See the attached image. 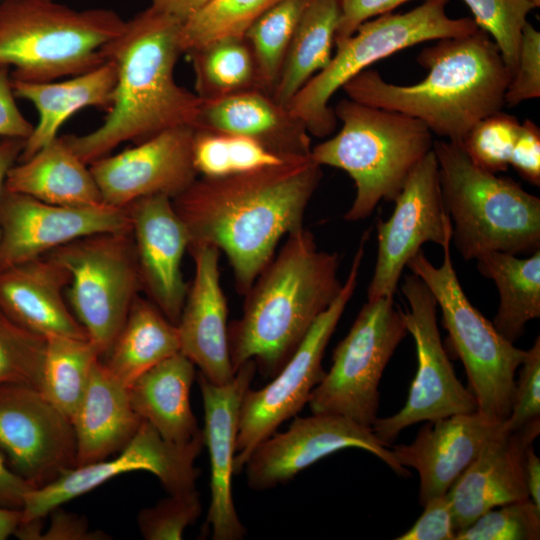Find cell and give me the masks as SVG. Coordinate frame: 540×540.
I'll return each mask as SVG.
<instances>
[{
  "label": "cell",
  "instance_id": "6da1fadb",
  "mask_svg": "<svg viewBox=\"0 0 540 540\" xmlns=\"http://www.w3.org/2000/svg\"><path fill=\"white\" fill-rule=\"evenodd\" d=\"M322 177L311 157L223 177H201L172 199L190 245L223 251L245 295L284 236L303 227ZM188 247V248H189Z\"/></svg>",
  "mask_w": 540,
  "mask_h": 540
},
{
  "label": "cell",
  "instance_id": "7a4b0ae2",
  "mask_svg": "<svg viewBox=\"0 0 540 540\" xmlns=\"http://www.w3.org/2000/svg\"><path fill=\"white\" fill-rule=\"evenodd\" d=\"M181 25L149 6L126 20L124 30L106 45V60L117 72L113 104L96 129L62 136L86 164L124 142L136 144L175 127L193 128L202 100L174 76L182 54Z\"/></svg>",
  "mask_w": 540,
  "mask_h": 540
},
{
  "label": "cell",
  "instance_id": "3957f363",
  "mask_svg": "<svg viewBox=\"0 0 540 540\" xmlns=\"http://www.w3.org/2000/svg\"><path fill=\"white\" fill-rule=\"evenodd\" d=\"M436 41L417 56L428 70L421 82L392 84L365 69L342 89L353 101L408 115L432 134L461 144L477 122L501 110L512 78L499 48L480 28Z\"/></svg>",
  "mask_w": 540,
  "mask_h": 540
},
{
  "label": "cell",
  "instance_id": "277c9868",
  "mask_svg": "<svg viewBox=\"0 0 540 540\" xmlns=\"http://www.w3.org/2000/svg\"><path fill=\"white\" fill-rule=\"evenodd\" d=\"M337 253L319 250L304 227L287 235L278 255L245 294L240 319L228 326L234 373L248 361L272 378L339 294Z\"/></svg>",
  "mask_w": 540,
  "mask_h": 540
},
{
  "label": "cell",
  "instance_id": "5b68a950",
  "mask_svg": "<svg viewBox=\"0 0 540 540\" xmlns=\"http://www.w3.org/2000/svg\"><path fill=\"white\" fill-rule=\"evenodd\" d=\"M451 242L465 260L492 251L540 249V199L516 181L478 166L461 144L433 142Z\"/></svg>",
  "mask_w": 540,
  "mask_h": 540
},
{
  "label": "cell",
  "instance_id": "8992f818",
  "mask_svg": "<svg viewBox=\"0 0 540 540\" xmlns=\"http://www.w3.org/2000/svg\"><path fill=\"white\" fill-rule=\"evenodd\" d=\"M108 8L75 9L55 0L0 1V67L14 81L44 83L105 63L104 48L125 28Z\"/></svg>",
  "mask_w": 540,
  "mask_h": 540
},
{
  "label": "cell",
  "instance_id": "52a82bcc",
  "mask_svg": "<svg viewBox=\"0 0 540 540\" xmlns=\"http://www.w3.org/2000/svg\"><path fill=\"white\" fill-rule=\"evenodd\" d=\"M340 131L319 143L310 157L318 165L344 170L356 195L347 221L367 218L381 200L394 201L419 162L433 149L432 132L408 115L351 99L334 108Z\"/></svg>",
  "mask_w": 540,
  "mask_h": 540
},
{
  "label": "cell",
  "instance_id": "ba28073f",
  "mask_svg": "<svg viewBox=\"0 0 540 540\" xmlns=\"http://www.w3.org/2000/svg\"><path fill=\"white\" fill-rule=\"evenodd\" d=\"M449 0H425L405 13H387L367 20L353 35L336 45L329 64L315 74L288 105L309 134L323 138L334 131L337 117L329 101L334 93L361 71L385 57L427 41L474 33L472 18H451Z\"/></svg>",
  "mask_w": 540,
  "mask_h": 540
},
{
  "label": "cell",
  "instance_id": "9c48e42d",
  "mask_svg": "<svg viewBox=\"0 0 540 540\" xmlns=\"http://www.w3.org/2000/svg\"><path fill=\"white\" fill-rule=\"evenodd\" d=\"M451 237L446 240L441 266L420 250L407 266L429 288L442 313L450 343L463 363L477 411L497 422L511 412L515 375L526 350L502 337L464 293L451 259Z\"/></svg>",
  "mask_w": 540,
  "mask_h": 540
},
{
  "label": "cell",
  "instance_id": "30bf717a",
  "mask_svg": "<svg viewBox=\"0 0 540 540\" xmlns=\"http://www.w3.org/2000/svg\"><path fill=\"white\" fill-rule=\"evenodd\" d=\"M46 255L69 273L66 300L102 359L141 290L131 228L84 236Z\"/></svg>",
  "mask_w": 540,
  "mask_h": 540
},
{
  "label": "cell",
  "instance_id": "8fae6325",
  "mask_svg": "<svg viewBox=\"0 0 540 540\" xmlns=\"http://www.w3.org/2000/svg\"><path fill=\"white\" fill-rule=\"evenodd\" d=\"M407 334L393 296L367 300L333 351L332 365L312 391V413L346 417L372 427L378 418L379 383Z\"/></svg>",
  "mask_w": 540,
  "mask_h": 540
},
{
  "label": "cell",
  "instance_id": "7c38bea8",
  "mask_svg": "<svg viewBox=\"0 0 540 540\" xmlns=\"http://www.w3.org/2000/svg\"><path fill=\"white\" fill-rule=\"evenodd\" d=\"M369 232L354 255L349 274L331 303L312 324L293 355L267 385L245 392L239 412L234 473L243 471L254 448L308 403L325 375L322 359L329 340L355 291Z\"/></svg>",
  "mask_w": 540,
  "mask_h": 540
},
{
  "label": "cell",
  "instance_id": "4fadbf2b",
  "mask_svg": "<svg viewBox=\"0 0 540 540\" xmlns=\"http://www.w3.org/2000/svg\"><path fill=\"white\" fill-rule=\"evenodd\" d=\"M401 291L407 302L403 319L416 346L417 371L403 408L394 415L377 418L371 427L388 446L413 424L477 410L475 396L457 378L442 344L437 303L429 288L411 273L404 276Z\"/></svg>",
  "mask_w": 540,
  "mask_h": 540
},
{
  "label": "cell",
  "instance_id": "5bb4252c",
  "mask_svg": "<svg viewBox=\"0 0 540 540\" xmlns=\"http://www.w3.org/2000/svg\"><path fill=\"white\" fill-rule=\"evenodd\" d=\"M203 447V433L190 443L176 444L165 440L143 420L117 456L77 466L47 485L29 491L21 509V522L42 520L65 502L115 476L133 471L154 474L169 494L195 489L200 471L194 464Z\"/></svg>",
  "mask_w": 540,
  "mask_h": 540
},
{
  "label": "cell",
  "instance_id": "9a60e30c",
  "mask_svg": "<svg viewBox=\"0 0 540 540\" xmlns=\"http://www.w3.org/2000/svg\"><path fill=\"white\" fill-rule=\"evenodd\" d=\"M0 454L34 489L77 467L71 420L39 390L0 386Z\"/></svg>",
  "mask_w": 540,
  "mask_h": 540
},
{
  "label": "cell",
  "instance_id": "2e32d148",
  "mask_svg": "<svg viewBox=\"0 0 540 540\" xmlns=\"http://www.w3.org/2000/svg\"><path fill=\"white\" fill-rule=\"evenodd\" d=\"M389 447L371 427L338 415L312 413L296 417L286 431L274 432L261 441L251 452L243 471L248 486L263 491L290 481L337 451L357 448L372 453L395 473L407 477L409 471L397 463Z\"/></svg>",
  "mask_w": 540,
  "mask_h": 540
},
{
  "label": "cell",
  "instance_id": "e0dca14e",
  "mask_svg": "<svg viewBox=\"0 0 540 540\" xmlns=\"http://www.w3.org/2000/svg\"><path fill=\"white\" fill-rule=\"evenodd\" d=\"M392 215L377 222V258L367 300L394 296L404 268L426 242L441 247L451 237L433 149L419 162L394 200Z\"/></svg>",
  "mask_w": 540,
  "mask_h": 540
},
{
  "label": "cell",
  "instance_id": "ac0fdd59",
  "mask_svg": "<svg viewBox=\"0 0 540 540\" xmlns=\"http://www.w3.org/2000/svg\"><path fill=\"white\" fill-rule=\"evenodd\" d=\"M127 208L50 204L3 190L0 199V270L41 256L78 238L127 230Z\"/></svg>",
  "mask_w": 540,
  "mask_h": 540
},
{
  "label": "cell",
  "instance_id": "d6986e66",
  "mask_svg": "<svg viewBox=\"0 0 540 540\" xmlns=\"http://www.w3.org/2000/svg\"><path fill=\"white\" fill-rule=\"evenodd\" d=\"M194 129L163 131L89 167L105 204L126 208L138 199L165 195L171 199L197 178L192 160Z\"/></svg>",
  "mask_w": 540,
  "mask_h": 540
},
{
  "label": "cell",
  "instance_id": "ffe728a7",
  "mask_svg": "<svg viewBox=\"0 0 540 540\" xmlns=\"http://www.w3.org/2000/svg\"><path fill=\"white\" fill-rule=\"evenodd\" d=\"M126 208L141 290L177 326L188 291L181 269L190 245L188 230L168 196H147Z\"/></svg>",
  "mask_w": 540,
  "mask_h": 540
},
{
  "label": "cell",
  "instance_id": "44dd1931",
  "mask_svg": "<svg viewBox=\"0 0 540 540\" xmlns=\"http://www.w3.org/2000/svg\"><path fill=\"white\" fill-rule=\"evenodd\" d=\"M256 371L255 363L248 361L230 382L222 385L208 381L200 373L196 375L204 409V445L208 448L211 470L206 525L214 540H241L247 533L234 505L232 475L240 406Z\"/></svg>",
  "mask_w": 540,
  "mask_h": 540
},
{
  "label": "cell",
  "instance_id": "7402d4cb",
  "mask_svg": "<svg viewBox=\"0 0 540 540\" xmlns=\"http://www.w3.org/2000/svg\"><path fill=\"white\" fill-rule=\"evenodd\" d=\"M540 434V420L510 430L504 422L447 492L456 534L498 506L529 499L524 481L528 448ZM456 538V537H455Z\"/></svg>",
  "mask_w": 540,
  "mask_h": 540
},
{
  "label": "cell",
  "instance_id": "603a6c76",
  "mask_svg": "<svg viewBox=\"0 0 540 540\" xmlns=\"http://www.w3.org/2000/svg\"><path fill=\"white\" fill-rule=\"evenodd\" d=\"M188 250L195 274L177 324L180 352L208 381L226 384L235 373L228 345L227 300L220 282V251L209 245Z\"/></svg>",
  "mask_w": 540,
  "mask_h": 540
},
{
  "label": "cell",
  "instance_id": "cb8c5ba5",
  "mask_svg": "<svg viewBox=\"0 0 540 540\" xmlns=\"http://www.w3.org/2000/svg\"><path fill=\"white\" fill-rule=\"evenodd\" d=\"M501 424L477 410L455 414L427 422L413 442L394 446L397 463L419 474L420 504L446 494Z\"/></svg>",
  "mask_w": 540,
  "mask_h": 540
},
{
  "label": "cell",
  "instance_id": "d4e9b609",
  "mask_svg": "<svg viewBox=\"0 0 540 540\" xmlns=\"http://www.w3.org/2000/svg\"><path fill=\"white\" fill-rule=\"evenodd\" d=\"M67 270L47 255L0 270V311L44 337L88 338L65 297Z\"/></svg>",
  "mask_w": 540,
  "mask_h": 540
},
{
  "label": "cell",
  "instance_id": "484cf974",
  "mask_svg": "<svg viewBox=\"0 0 540 540\" xmlns=\"http://www.w3.org/2000/svg\"><path fill=\"white\" fill-rule=\"evenodd\" d=\"M193 129L252 139L284 157H309L311 139L305 124L259 89L202 101Z\"/></svg>",
  "mask_w": 540,
  "mask_h": 540
},
{
  "label": "cell",
  "instance_id": "4316f807",
  "mask_svg": "<svg viewBox=\"0 0 540 540\" xmlns=\"http://www.w3.org/2000/svg\"><path fill=\"white\" fill-rule=\"evenodd\" d=\"M142 421L133 409L129 386L113 376L100 359L71 419L77 466L98 462L119 452Z\"/></svg>",
  "mask_w": 540,
  "mask_h": 540
},
{
  "label": "cell",
  "instance_id": "83f0119b",
  "mask_svg": "<svg viewBox=\"0 0 540 540\" xmlns=\"http://www.w3.org/2000/svg\"><path fill=\"white\" fill-rule=\"evenodd\" d=\"M117 81L114 63L101 66L63 81L30 83L12 80L16 98L29 101L39 119L25 140L18 162L24 161L58 137L67 119L87 107L108 112L113 104Z\"/></svg>",
  "mask_w": 540,
  "mask_h": 540
},
{
  "label": "cell",
  "instance_id": "f1b7e54d",
  "mask_svg": "<svg viewBox=\"0 0 540 540\" xmlns=\"http://www.w3.org/2000/svg\"><path fill=\"white\" fill-rule=\"evenodd\" d=\"M195 378V365L178 352L129 385L133 409L165 440L176 444L190 443L203 433L190 405V390Z\"/></svg>",
  "mask_w": 540,
  "mask_h": 540
},
{
  "label": "cell",
  "instance_id": "f546056e",
  "mask_svg": "<svg viewBox=\"0 0 540 540\" xmlns=\"http://www.w3.org/2000/svg\"><path fill=\"white\" fill-rule=\"evenodd\" d=\"M5 189L56 205L104 203L90 167L60 136L14 164L7 174Z\"/></svg>",
  "mask_w": 540,
  "mask_h": 540
},
{
  "label": "cell",
  "instance_id": "4dcf8cb0",
  "mask_svg": "<svg viewBox=\"0 0 540 540\" xmlns=\"http://www.w3.org/2000/svg\"><path fill=\"white\" fill-rule=\"evenodd\" d=\"M178 352L177 326L149 299L138 295L101 361L113 376L129 386L141 374Z\"/></svg>",
  "mask_w": 540,
  "mask_h": 540
},
{
  "label": "cell",
  "instance_id": "1f68e13d",
  "mask_svg": "<svg viewBox=\"0 0 540 540\" xmlns=\"http://www.w3.org/2000/svg\"><path fill=\"white\" fill-rule=\"evenodd\" d=\"M477 269L496 284L500 303L492 321L497 332L511 343L524 333L526 324L540 317V249L527 258L492 251L476 257Z\"/></svg>",
  "mask_w": 540,
  "mask_h": 540
},
{
  "label": "cell",
  "instance_id": "d6a6232c",
  "mask_svg": "<svg viewBox=\"0 0 540 540\" xmlns=\"http://www.w3.org/2000/svg\"><path fill=\"white\" fill-rule=\"evenodd\" d=\"M337 0H310L288 46L273 98L288 107L294 96L332 58Z\"/></svg>",
  "mask_w": 540,
  "mask_h": 540
},
{
  "label": "cell",
  "instance_id": "836d02e7",
  "mask_svg": "<svg viewBox=\"0 0 540 540\" xmlns=\"http://www.w3.org/2000/svg\"><path fill=\"white\" fill-rule=\"evenodd\" d=\"M100 359L88 338L46 337L41 393L71 420Z\"/></svg>",
  "mask_w": 540,
  "mask_h": 540
},
{
  "label": "cell",
  "instance_id": "e575fe53",
  "mask_svg": "<svg viewBox=\"0 0 540 540\" xmlns=\"http://www.w3.org/2000/svg\"><path fill=\"white\" fill-rule=\"evenodd\" d=\"M187 55L193 66L195 93L202 101L259 89L254 57L244 37L220 39Z\"/></svg>",
  "mask_w": 540,
  "mask_h": 540
},
{
  "label": "cell",
  "instance_id": "d590c367",
  "mask_svg": "<svg viewBox=\"0 0 540 540\" xmlns=\"http://www.w3.org/2000/svg\"><path fill=\"white\" fill-rule=\"evenodd\" d=\"M310 0H279L244 35L256 64L258 87L273 96L299 19Z\"/></svg>",
  "mask_w": 540,
  "mask_h": 540
},
{
  "label": "cell",
  "instance_id": "8d00e7d4",
  "mask_svg": "<svg viewBox=\"0 0 540 540\" xmlns=\"http://www.w3.org/2000/svg\"><path fill=\"white\" fill-rule=\"evenodd\" d=\"M286 159L246 137L194 129L192 160L197 174L203 177L233 175Z\"/></svg>",
  "mask_w": 540,
  "mask_h": 540
},
{
  "label": "cell",
  "instance_id": "74e56055",
  "mask_svg": "<svg viewBox=\"0 0 540 540\" xmlns=\"http://www.w3.org/2000/svg\"><path fill=\"white\" fill-rule=\"evenodd\" d=\"M279 0H209L180 28L182 53L211 42L244 37L251 25Z\"/></svg>",
  "mask_w": 540,
  "mask_h": 540
},
{
  "label": "cell",
  "instance_id": "f35d334b",
  "mask_svg": "<svg viewBox=\"0 0 540 540\" xmlns=\"http://www.w3.org/2000/svg\"><path fill=\"white\" fill-rule=\"evenodd\" d=\"M46 337L31 332L0 311V386L26 385L41 392Z\"/></svg>",
  "mask_w": 540,
  "mask_h": 540
},
{
  "label": "cell",
  "instance_id": "ab89813d",
  "mask_svg": "<svg viewBox=\"0 0 540 540\" xmlns=\"http://www.w3.org/2000/svg\"><path fill=\"white\" fill-rule=\"evenodd\" d=\"M474 22L495 42L503 61L514 77L522 31L529 13L537 8L531 0H463ZM512 80V79H511Z\"/></svg>",
  "mask_w": 540,
  "mask_h": 540
},
{
  "label": "cell",
  "instance_id": "60d3db41",
  "mask_svg": "<svg viewBox=\"0 0 540 540\" xmlns=\"http://www.w3.org/2000/svg\"><path fill=\"white\" fill-rule=\"evenodd\" d=\"M540 508L530 499L495 507L456 534L455 540H538Z\"/></svg>",
  "mask_w": 540,
  "mask_h": 540
},
{
  "label": "cell",
  "instance_id": "b9f144b4",
  "mask_svg": "<svg viewBox=\"0 0 540 540\" xmlns=\"http://www.w3.org/2000/svg\"><path fill=\"white\" fill-rule=\"evenodd\" d=\"M520 124L516 117L500 110L477 122L461 145L481 168L495 174L505 171Z\"/></svg>",
  "mask_w": 540,
  "mask_h": 540
},
{
  "label": "cell",
  "instance_id": "7bdbcfd3",
  "mask_svg": "<svg viewBox=\"0 0 540 540\" xmlns=\"http://www.w3.org/2000/svg\"><path fill=\"white\" fill-rule=\"evenodd\" d=\"M202 512L196 489L170 493L156 505L142 509L137 524L146 540H178Z\"/></svg>",
  "mask_w": 540,
  "mask_h": 540
},
{
  "label": "cell",
  "instance_id": "ee69618b",
  "mask_svg": "<svg viewBox=\"0 0 540 540\" xmlns=\"http://www.w3.org/2000/svg\"><path fill=\"white\" fill-rule=\"evenodd\" d=\"M519 378L515 389L509 417L504 421L510 430L540 420V337L526 350L519 366Z\"/></svg>",
  "mask_w": 540,
  "mask_h": 540
},
{
  "label": "cell",
  "instance_id": "f6af8a7d",
  "mask_svg": "<svg viewBox=\"0 0 540 540\" xmlns=\"http://www.w3.org/2000/svg\"><path fill=\"white\" fill-rule=\"evenodd\" d=\"M540 96V33L529 22L522 31L518 63L505 93V104L515 106Z\"/></svg>",
  "mask_w": 540,
  "mask_h": 540
},
{
  "label": "cell",
  "instance_id": "bcb514c9",
  "mask_svg": "<svg viewBox=\"0 0 540 540\" xmlns=\"http://www.w3.org/2000/svg\"><path fill=\"white\" fill-rule=\"evenodd\" d=\"M424 510L413 526L396 540H455L453 514L446 494L433 497L423 505Z\"/></svg>",
  "mask_w": 540,
  "mask_h": 540
},
{
  "label": "cell",
  "instance_id": "7dc6e473",
  "mask_svg": "<svg viewBox=\"0 0 540 540\" xmlns=\"http://www.w3.org/2000/svg\"><path fill=\"white\" fill-rule=\"evenodd\" d=\"M408 1L411 0H337L339 18L335 46L353 35L367 20L390 13Z\"/></svg>",
  "mask_w": 540,
  "mask_h": 540
},
{
  "label": "cell",
  "instance_id": "c3c4849f",
  "mask_svg": "<svg viewBox=\"0 0 540 540\" xmlns=\"http://www.w3.org/2000/svg\"><path fill=\"white\" fill-rule=\"evenodd\" d=\"M509 165L533 185H540V130L529 119L520 124Z\"/></svg>",
  "mask_w": 540,
  "mask_h": 540
},
{
  "label": "cell",
  "instance_id": "681fc988",
  "mask_svg": "<svg viewBox=\"0 0 540 540\" xmlns=\"http://www.w3.org/2000/svg\"><path fill=\"white\" fill-rule=\"evenodd\" d=\"M15 98L11 70L0 67V137L26 140L34 125L19 110Z\"/></svg>",
  "mask_w": 540,
  "mask_h": 540
},
{
  "label": "cell",
  "instance_id": "f907efd6",
  "mask_svg": "<svg viewBox=\"0 0 540 540\" xmlns=\"http://www.w3.org/2000/svg\"><path fill=\"white\" fill-rule=\"evenodd\" d=\"M47 530L41 534L42 540H99L108 535L101 531H90L86 520L77 514L66 512L60 506L50 513Z\"/></svg>",
  "mask_w": 540,
  "mask_h": 540
},
{
  "label": "cell",
  "instance_id": "816d5d0a",
  "mask_svg": "<svg viewBox=\"0 0 540 540\" xmlns=\"http://www.w3.org/2000/svg\"><path fill=\"white\" fill-rule=\"evenodd\" d=\"M34 489L14 473L0 454V507L22 509L26 494Z\"/></svg>",
  "mask_w": 540,
  "mask_h": 540
},
{
  "label": "cell",
  "instance_id": "f5cc1de1",
  "mask_svg": "<svg viewBox=\"0 0 540 540\" xmlns=\"http://www.w3.org/2000/svg\"><path fill=\"white\" fill-rule=\"evenodd\" d=\"M150 7L183 24L209 0H150Z\"/></svg>",
  "mask_w": 540,
  "mask_h": 540
},
{
  "label": "cell",
  "instance_id": "db71d44e",
  "mask_svg": "<svg viewBox=\"0 0 540 540\" xmlns=\"http://www.w3.org/2000/svg\"><path fill=\"white\" fill-rule=\"evenodd\" d=\"M524 481L529 499L540 508V459L533 445L526 452L524 461Z\"/></svg>",
  "mask_w": 540,
  "mask_h": 540
},
{
  "label": "cell",
  "instance_id": "11a10c76",
  "mask_svg": "<svg viewBox=\"0 0 540 540\" xmlns=\"http://www.w3.org/2000/svg\"><path fill=\"white\" fill-rule=\"evenodd\" d=\"M24 144L25 140L22 139L2 138L0 140V199L7 174L11 167L18 162Z\"/></svg>",
  "mask_w": 540,
  "mask_h": 540
},
{
  "label": "cell",
  "instance_id": "9f6ffc18",
  "mask_svg": "<svg viewBox=\"0 0 540 540\" xmlns=\"http://www.w3.org/2000/svg\"><path fill=\"white\" fill-rule=\"evenodd\" d=\"M21 522V509L0 507V540L14 534Z\"/></svg>",
  "mask_w": 540,
  "mask_h": 540
},
{
  "label": "cell",
  "instance_id": "6f0895ef",
  "mask_svg": "<svg viewBox=\"0 0 540 540\" xmlns=\"http://www.w3.org/2000/svg\"><path fill=\"white\" fill-rule=\"evenodd\" d=\"M536 7L540 6V0H531Z\"/></svg>",
  "mask_w": 540,
  "mask_h": 540
},
{
  "label": "cell",
  "instance_id": "680465c9",
  "mask_svg": "<svg viewBox=\"0 0 540 540\" xmlns=\"http://www.w3.org/2000/svg\"><path fill=\"white\" fill-rule=\"evenodd\" d=\"M1 1V0H0Z\"/></svg>",
  "mask_w": 540,
  "mask_h": 540
}]
</instances>
